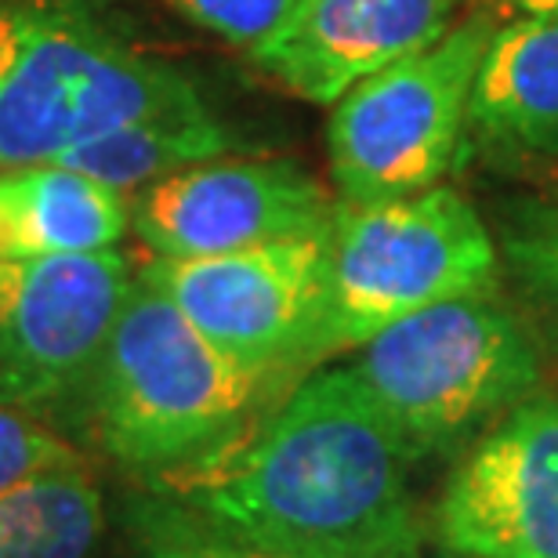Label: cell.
<instances>
[{
    "instance_id": "obj_1",
    "label": "cell",
    "mask_w": 558,
    "mask_h": 558,
    "mask_svg": "<svg viewBox=\"0 0 558 558\" xmlns=\"http://www.w3.org/2000/svg\"><path fill=\"white\" fill-rule=\"evenodd\" d=\"M410 461L360 377L338 366L305 377L182 500L276 558H421Z\"/></svg>"
},
{
    "instance_id": "obj_2",
    "label": "cell",
    "mask_w": 558,
    "mask_h": 558,
    "mask_svg": "<svg viewBox=\"0 0 558 558\" xmlns=\"http://www.w3.org/2000/svg\"><path fill=\"white\" fill-rule=\"evenodd\" d=\"M262 385L135 272L84 385V403L98 450L135 472H171L215 450Z\"/></svg>"
},
{
    "instance_id": "obj_3",
    "label": "cell",
    "mask_w": 558,
    "mask_h": 558,
    "mask_svg": "<svg viewBox=\"0 0 558 558\" xmlns=\"http://www.w3.org/2000/svg\"><path fill=\"white\" fill-rule=\"evenodd\" d=\"M355 352L349 371L414 457L486 432L541 388L537 344L494 290L421 308Z\"/></svg>"
},
{
    "instance_id": "obj_4",
    "label": "cell",
    "mask_w": 558,
    "mask_h": 558,
    "mask_svg": "<svg viewBox=\"0 0 558 558\" xmlns=\"http://www.w3.org/2000/svg\"><path fill=\"white\" fill-rule=\"evenodd\" d=\"M497 243L453 185L381 204H341L327 236V290L308 366L439 301L494 290Z\"/></svg>"
},
{
    "instance_id": "obj_5",
    "label": "cell",
    "mask_w": 558,
    "mask_h": 558,
    "mask_svg": "<svg viewBox=\"0 0 558 558\" xmlns=\"http://www.w3.org/2000/svg\"><path fill=\"white\" fill-rule=\"evenodd\" d=\"M193 106L204 95L182 70L120 44L81 11L26 0L0 76V171L51 163L145 117Z\"/></svg>"
},
{
    "instance_id": "obj_6",
    "label": "cell",
    "mask_w": 558,
    "mask_h": 558,
    "mask_svg": "<svg viewBox=\"0 0 558 558\" xmlns=\"http://www.w3.org/2000/svg\"><path fill=\"white\" fill-rule=\"evenodd\" d=\"M494 33L497 19L478 11L330 102L327 153L341 204L403 199L453 171L468 142L475 73Z\"/></svg>"
},
{
    "instance_id": "obj_7",
    "label": "cell",
    "mask_w": 558,
    "mask_h": 558,
    "mask_svg": "<svg viewBox=\"0 0 558 558\" xmlns=\"http://www.w3.org/2000/svg\"><path fill=\"white\" fill-rule=\"evenodd\" d=\"M327 236L272 240L210 258H153L138 272L262 381L308 371L327 290Z\"/></svg>"
},
{
    "instance_id": "obj_8",
    "label": "cell",
    "mask_w": 558,
    "mask_h": 558,
    "mask_svg": "<svg viewBox=\"0 0 558 558\" xmlns=\"http://www.w3.org/2000/svg\"><path fill=\"white\" fill-rule=\"evenodd\" d=\"M131 283L117 251L0 258V403L40 410L84 396Z\"/></svg>"
},
{
    "instance_id": "obj_9",
    "label": "cell",
    "mask_w": 558,
    "mask_h": 558,
    "mask_svg": "<svg viewBox=\"0 0 558 558\" xmlns=\"http://www.w3.org/2000/svg\"><path fill=\"white\" fill-rule=\"evenodd\" d=\"M338 204L294 160H215L131 196V229L153 258H210L272 240L323 236Z\"/></svg>"
},
{
    "instance_id": "obj_10",
    "label": "cell",
    "mask_w": 558,
    "mask_h": 558,
    "mask_svg": "<svg viewBox=\"0 0 558 558\" xmlns=\"http://www.w3.org/2000/svg\"><path fill=\"white\" fill-rule=\"evenodd\" d=\"M435 530L461 558H558V388L489 424L446 483Z\"/></svg>"
},
{
    "instance_id": "obj_11",
    "label": "cell",
    "mask_w": 558,
    "mask_h": 558,
    "mask_svg": "<svg viewBox=\"0 0 558 558\" xmlns=\"http://www.w3.org/2000/svg\"><path fill=\"white\" fill-rule=\"evenodd\" d=\"M457 4L461 0H305L254 62L298 98L330 106L363 76L439 40Z\"/></svg>"
},
{
    "instance_id": "obj_12",
    "label": "cell",
    "mask_w": 558,
    "mask_h": 558,
    "mask_svg": "<svg viewBox=\"0 0 558 558\" xmlns=\"http://www.w3.org/2000/svg\"><path fill=\"white\" fill-rule=\"evenodd\" d=\"M468 135L494 153L558 156V15L497 26L475 73Z\"/></svg>"
},
{
    "instance_id": "obj_13",
    "label": "cell",
    "mask_w": 558,
    "mask_h": 558,
    "mask_svg": "<svg viewBox=\"0 0 558 558\" xmlns=\"http://www.w3.org/2000/svg\"><path fill=\"white\" fill-rule=\"evenodd\" d=\"M131 196L62 163L0 171V258H70L117 251Z\"/></svg>"
},
{
    "instance_id": "obj_14",
    "label": "cell",
    "mask_w": 558,
    "mask_h": 558,
    "mask_svg": "<svg viewBox=\"0 0 558 558\" xmlns=\"http://www.w3.org/2000/svg\"><path fill=\"white\" fill-rule=\"evenodd\" d=\"M236 145V135L204 102L193 109L145 117L138 124L113 131V135L76 145L51 163L73 167V171L95 178V182L117 189V193L135 196L145 185L160 182V178L182 171V167L229 156Z\"/></svg>"
},
{
    "instance_id": "obj_15",
    "label": "cell",
    "mask_w": 558,
    "mask_h": 558,
    "mask_svg": "<svg viewBox=\"0 0 558 558\" xmlns=\"http://www.w3.org/2000/svg\"><path fill=\"white\" fill-rule=\"evenodd\" d=\"M102 533L106 497L87 461L0 489V558H92Z\"/></svg>"
},
{
    "instance_id": "obj_16",
    "label": "cell",
    "mask_w": 558,
    "mask_h": 558,
    "mask_svg": "<svg viewBox=\"0 0 558 558\" xmlns=\"http://www.w3.org/2000/svg\"><path fill=\"white\" fill-rule=\"evenodd\" d=\"M131 558H276L189 500L145 497L131 508Z\"/></svg>"
},
{
    "instance_id": "obj_17",
    "label": "cell",
    "mask_w": 558,
    "mask_h": 558,
    "mask_svg": "<svg viewBox=\"0 0 558 558\" xmlns=\"http://www.w3.org/2000/svg\"><path fill=\"white\" fill-rule=\"evenodd\" d=\"M500 251L519 283L558 312V207H522L505 226Z\"/></svg>"
},
{
    "instance_id": "obj_18",
    "label": "cell",
    "mask_w": 558,
    "mask_h": 558,
    "mask_svg": "<svg viewBox=\"0 0 558 558\" xmlns=\"http://www.w3.org/2000/svg\"><path fill=\"white\" fill-rule=\"evenodd\" d=\"M196 26L218 33L221 40L258 54L290 26L305 0H167Z\"/></svg>"
},
{
    "instance_id": "obj_19",
    "label": "cell",
    "mask_w": 558,
    "mask_h": 558,
    "mask_svg": "<svg viewBox=\"0 0 558 558\" xmlns=\"http://www.w3.org/2000/svg\"><path fill=\"white\" fill-rule=\"evenodd\" d=\"M65 464H84V453L54 435L48 424H40L29 410L0 403V489Z\"/></svg>"
},
{
    "instance_id": "obj_20",
    "label": "cell",
    "mask_w": 558,
    "mask_h": 558,
    "mask_svg": "<svg viewBox=\"0 0 558 558\" xmlns=\"http://www.w3.org/2000/svg\"><path fill=\"white\" fill-rule=\"evenodd\" d=\"M22 8H26V0H0V76H4L11 54H15Z\"/></svg>"
},
{
    "instance_id": "obj_21",
    "label": "cell",
    "mask_w": 558,
    "mask_h": 558,
    "mask_svg": "<svg viewBox=\"0 0 558 558\" xmlns=\"http://www.w3.org/2000/svg\"><path fill=\"white\" fill-rule=\"evenodd\" d=\"M515 15H558V0H500Z\"/></svg>"
}]
</instances>
